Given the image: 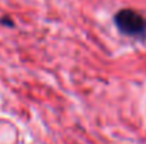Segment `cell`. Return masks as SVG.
Segmentation results:
<instances>
[{
  "label": "cell",
  "instance_id": "6da1fadb",
  "mask_svg": "<svg viewBox=\"0 0 146 144\" xmlns=\"http://www.w3.org/2000/svg\"><path fill=\"white\" fill-rule=\"evenodd\" d=\"M113 23L121 34L146 41V17L133 9H122L113 16Z\"/></svg>",
  "mask_w": 146,
  "mask_h": 144
},
{
  "label": "cell",
  "instance_id": "7a4b0ae2",
  "mask_svg": "<svg viewBox=\"0 0 146 144\" xmlns=\"http://www.w3.org/2000/svg\"><path fill=\"white\" fill-rule=\"evenodd\" d=\"M10 18H0V24H6V26H13V23H10Z\"/></svg>",
  "mask_w": 146,
  "mask_h": 144
}]
</instances>
